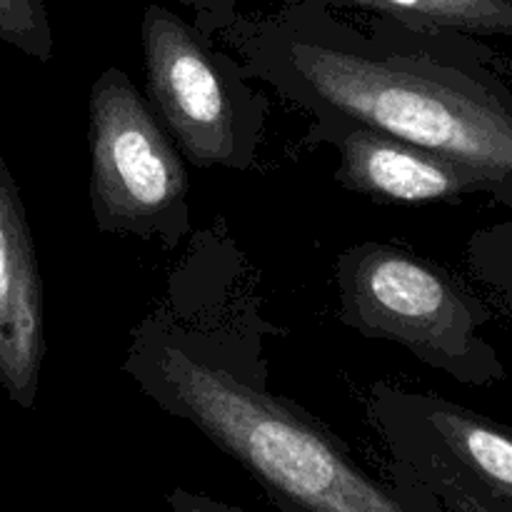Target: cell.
I'll return each instance as SVG.
<instances>
[{"mask_svg": "<svg viewBox=\"0 0 512 512\" xmlns=\"http://www.w3.org/2000/svg\"><path fill=\"white\" fill-rule=\"evenodd\" d=\"M88 148L98 233L163 248L193 233L183 155L125 70L105 68L90 88Z\"/></svg>", "mask_w": 512, "mask_h": 512, "instance_id": "5", "label": "cell"}, {"mask_svg": "<svg viewBox=\"0 0 512 512\" xmlns=\"http://www.w3.org/2000/svg\"><path fill=\"white\" fill-rule=\"evenodd\" d=\"M165 503H168L170 512H248L238 505L223 503V500H215L205 493H193L188 488H173L165 495Z\"/></svg>", "mask_w": 512, "mask_h": 512, "instance_id": "14", "label": "cell"}, {"mask_svg": "<svg viewBox=\"0 0 512 512\" xmlns=\"http://www.w3.org/2000/svg\"><path fill=\"white\" fill-rule=\"evenodd\" d=\"M203 233L168 293L133 330L123 373L170 418L193 425L245 470L280 512H450L403 465L370 473L338 433L295 400L268 390L253 298L235 290V253Z\"/></svg>", "mask_w": 512, "mask_h": 512, "instance_id": "1", "label": "cell"}, {"mask_svg": "<svg viewBox=\"0 0 512 512\" xmlns=\"http://www.w3.org/2000/svg\"><path fill=\"white\" fill-rule=\"evenodd\" d=\"M0 43L48 63L55 53V33L43 0H0Z\"/></svg>", "mask_w": 512, "mask_h": 512, "instance_id": "12", "label": "cell"}, {"mask_svg": "<svg viewBox=\"0 0 512 512\" xmlns=\"http://www.w3.org/2000/svg\"><path fill=\"white\" fill-rule=\"evenodd\" d=\"M178 3L193 13L195 28L210 38L228 28L238 15V0H178Z\"/></svg>", "mask_w": 512, "mask_h": 512, "instance_id": "13", "label": "cell"}, {"mask_svg": "<svg viewBox=\"0 0 512 512\" xmlns=\"http://www.w3.org/2000/svg\"><path fill=\"white\" fill-rule=\"evenodd\" d=\"M308 140L335 148V180L340 188L375 203L455 205L483 195L478 180L453 160L368 125L310 118Z\"/></svg>", "mask_w": 512, "mask_h": 512, "instance_id": "6", "label": "cell"}, {"mask_svg": "<svg viewBox=\"0 0 512 512\" xmlns=\"http://www.w3.org/2000/svg\"><path fill=\"white\" fill-rule=\"evenodd\" d=\"M368 400L428 435L453 463L512 505V428L438 393L375 383Z\"/></svg>", "mask_w": 512, "mask_h": 512, "instance_id": "8", "label": "cell"}, {"mask_svg": "<svg viewBox=\"0 0 512 512\" xmlns=\"http://www.w3.org/2000/svg\"><path fill=\"white\" fill-rule=\"evenodd\" d=\"M140 45L145 98L180 155L203 170L253 168L270 103L243 63L160 3L145 8Z\"/></svg>", "mask_w": 512, "mask_h": 512, "instance_id": "4", "label": "cell"}, {"mask_svg": "<svg viewBox=\"0 0 512 512\" xmlns=\"http://www.w3.org/2000/svg\"><path fill=\"white\" fill-rule=\"evenodd\" d=\"M468 268L512 310V220L493 223L470 235Z\"/></svg>", "mask_w": 512, "mask_h": 512, "instance_id": "11", "label": "cell"}, {"mask_svg": "<svg viewBox=\"0 0 512 512\" xmlns=\"http://www.w3.org/2000/svg\"><path fill=\"white\" fill-rule=\"evenodd\" d=\"M413 28L455 30L473 38H512V0H378Z\"/></svg>", "mask_w": 512, "mask_h": 512, "instance_id": "10", "label": "cell"}, {"mask_svg": "<svg viewBox=\"0 0 512 512\" xmlns=\"http://www.w3.org/2000/svg\"><path fill=\"white\" fill-rule=\"evenodd\" d=\"M348 23L320 0L235 15L215 38L308 118L350 120L453 160L512 210V85L493 48L455 30L370 15Z\"/></svg>", "mask_w": 512, "mask_h": 512, "instance_id": "2", "label": "cell"}, {"mask_svg": "<svg viewBox=\"0 0 512 512\" xmlns=\"http://www.w3.org/2000/svg\"><path fill=\"white\" fill-rule=\"evenodd\" d=\"M340 325L370 340H388L415 360L463 385L508 378L498 348L480 330L493 320L443 265L408 248L365 240L335 258Z\"/></svg>", "mask_w": 512, "mask_h": 512, "instance_id": "3", "label": "cell"}, {"mask_svg": "<svg viewBox=\"0 0 512 512\" xmlns=\"http://www.w3.org/2000/svg\"><path fill=\"white\" fill-rule=\"evenodd\" d=\"M365 413L370 428L383 440L388 460L403 465L450 512H512V505L465 473L418 428L373 400H365Z\"/></svg>", "mask_w": 512, "mask_h": 512, "instance_id": "9", "label": "cell"}, {"mask_svg": "<svg viewBox=\"0 0 512 512\" xmlns=\"http://www.w3.org/2000/svg\"><path fill=\"white\" fill-rule=\"evenodd\" d=\"M320 3L335 5V8L363 10V13H368V15H385V18H390V15L385 13V8L378 3V0H320Z\"/></svg>", "mask_w": 512, "mask_h": 512, "instance_id": "15", "label": "cell"}, {"mask_svg": "<svg viewBox=\"0 0 512 512\" xmlns=\"http://www.w3.org/2000/svg\"><path fill=\"white\" fill-rule=\"evenodd\" d=\"M45 360V300L33 230L0 150V388L33 410Z\"/></svg>", "mask_w": 512, "mask_h": 512, "instance_id": "7", "label": "cell"}]
</instances>
